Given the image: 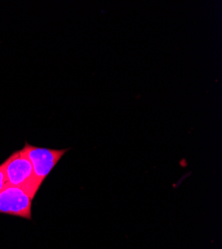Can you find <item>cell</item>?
Wrapping results in <instances>:
<instances>
[{"mask_svg":"<svg viewBox=\"0 0 222 249\" xmlns=\"http://www.w3.org/2000/svg\"><path fill=\"white\" fill-rule=\"evenodd\" d=\"M7 180L5 178V173H4V164L3 162L0 164V193L7 185Z\"/></svg>","mask_w":222,"mask_h":249,"instance_id":"4","label":"cell"},{"mask_svg":"<svg viewBox=\"0 0 222 249\" xmlns=\"http://www.w3.org/2000/svg\"><path fill=\"white\" fill-rule=\"evenodd\" d=\"M33 199L23 189L7 184L0 193V213L30 220Z\"/></svg>","mask_w":222,"mask_h":249,"instance_id":"3","label":"cell"},{"mask_svg":"<svg viewBox=\"0 0 222 249\" xmlns=\"http://www.w3.org/2000/svg\"><path fill=\"white\" fill-rule=\"evenodd\" d=\"M3 164L7 183L23 189L34 198L40 185L37 182L33 167L24 150L21 149L14 152L3 161Z\"/></svg>","mask_w":222,"mask_h":249,"instance_id":"1","label":"cell"},{"mask_svg":"<svg viewBox=\"0 0 222 249\" xmlns=\"http://www.w3.org/2000/svg\"><path fill=\"white\" fill-rule=\"evenodd\" d=\"M23 150L29 159L38 184L41 186L46 178L51 174L59 160L68 152L66 150H54L36 147L25 142Z\"/></svg>","mask_w":222,"mask_h":249,"instance_id":"2","label":"cell"}]
</instances>
